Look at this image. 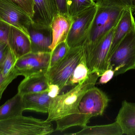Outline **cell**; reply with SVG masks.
<instances>
[{"mask_svg":"<svg viewBox=\"0 0 135 135\" xmlns=\"http://www.w3.org/2000/svg\"><path fill=\"white\" fill-rule=\"evenodd\" d=\"M8 43L17 59L31 52L29 36L14 26L10 25Z\"/></svg>","mask_w":135,"mask_h":135,"instance_id":"cell-13","label":"cell"},{"mask_svg":"<svg viewBox=\"0 0 135 135\" xmlns=\"http://www.w3.org/2000/svg\"><path fill=\"white\" fill-rule=\"evenodd\" d=\"M83 55L82 46L70 48L65 56L47 71L49 84L57 85L61 91L68 86L71 77Z\"/></svg>","mask_w":135,"mask_h":135,"instance_id":"cell-6","label":"cell"},{"mask_svg":"<svg viewBox=\"0 0 135 135\" xmlns=\"http://www.w3.org/2000/svg\"><path fill=\"white\" fill-rule=\"evenodd\" d=\"M0 19L29 36L28 28L32 19L11 0H0Z\"/></svg>","mask_w":135,"mask_h":135,"instance_id":"cell-10","label":"cell"},{"mask_svg":"<svg viewBox=\"0 0 135 135\" xmlns=\"http://www.w3.org/2000/svg\"><path fill=\"white\" fill-rule=\"evenodd\" d=\"M80 131L67 135H122V129L117 121L110 124L95 126H85Z\"/></svg>","mask_w":135,"mask_h":135,"instance_id":"cell-20","label":"cell"},{"mask_svg":"<svg viewBox=\"0 0 135 135\" xmlns=\"http://www.w3.org/2000/svg\"><path fill=\"white\" fill-rule=\"evenodd\" d=\"M51 52H30L17 59L15 71L17 76L25 77L49 69Z\"/></svg>","mask_w":135,"mask_h":135,"instance_id":"cell-8","label":"cell"},{"mask_svg":"<svg viewBox=\"0 0 135 135\" xmlns=\"http://www.w3.org/2000/svg\"><path fill=\"white\" fill-rule=\"evenodd\" d=\"M23 111L22 95L17 92L0 106V121L23 115Z\"/></svg>","mask_w":135,"mask_h":135,"instance_id":"cell-19","label":"cell"},{"mask_svg":"<svg viewBox=\"0 0 135 135\" xmlns=\"http://www.w3.org/2000/svg\"><path fill=\"white\" fill-rule=\"evenodd\" d=\"M89 74V71L84 55L75 69L68 82V86H75L86 79Z\"/></svg>","mask_w":135,"mask_h":135,"instance_id":"cell-21","label":"cell"},{"mask_svg":"<svg viewBox=\"0 0 135 135\" xmlns=\"http://www.w3.org/2000/svg\"><path fill=\"white\" fill-rule=\"evenodd\" d=\"M20 7L32 19L35 14L34 0H11Z\"/></svg>","mask_w":135,"mask_h":135,"instance_id":"cell-26","label":"cell"},{"mask_svg":"<svg viewBox=\"0 0 135 135\" xmlns=\"http://www.w3.org/2000/svg\"><path fill=\"white\" fill-rule=\"evenodd\" d=\"M68 14L71 17L96 5L94 0H66Z\"/></svg>","mask_w":135,"mask_h":135,"instance_id":"cell-22","label":"cell"},{"mask_svg":"<svg viewBox=\"0 0 135 135\" xmlns=\"http://www.w3.org/2000/svg\"><path fill=\"white\" fill-rule=\"evenodd\" d=\"M53 99L48 95L47 90L22 95L24 110L48 113Z\"/></svg>","mask_w":135,"mask_h":135,"instance_id":"cell-17","label":"cell"},{"mask_svg":"<svg viewBox=\"0 0 135 135\" xmlns=\"http://www.w3.org/2000/svg\"><path fill=\"white\" fill-rule=\"evenodd\" d=\"M31 46V52H51L53 41L52 30L50 26L40 25L32 22L28 28Z\"/></svg>","mask_w":135,"mask_h":135,"instance_id":"cell-11","label":"cell"},{"mask_svg":"<svg viewBox=\"0 0 135 135\" xmlns=\"http://www.w3.org/2000/svg\"><path fill=\"white\" fill-rule=\"evenodd\" d=\"M72 23V17L68 14L57 13L54 15L50 25L53 34L51 52L58 44L66 41Z\"/></svg>","mask_w":135,"mask_h":135,"instance_id":"cell-12","label":"cell"},{"mask_svg":"<svg viewBox=\"0 0 135 135\" xmlns=\"http://www.w3.org/2000/svg\"><path fill=\"white\" fill-rule=\"evenodd\" d=\"M10 25L0 19V41L8 42Z\"/></svg>","mask_w":135,"mask_h":135,"instance_id":"cell-28","label":"cell"},{"mask_svg":"<svg viewBox=\"0 0 135 135\" xmlns=\"http://www.w3.org/2000/svg\"><path fill=\"white\" fill-rule=\"evenodd\" d=\"M61 91L59 86L55 84H50L47 90L48 95L52 98L58 96Z\"/></svg>","mask_w":135,"mask_h":135,"instance_id":"cell-31","label":"cell"},{"mask_svg":"<svg viewBox=\"0 0 135 135\" xmlns=\"http://www.w3.org/2000/svg\"><path fill=\"white\" fill-rule=\"evenodd\" d=\"M46 72H39L25 77L18 86V93L23 95L47 91L50 84Z\"/></svg>","mask_w":135,"mask_h":135,"instance_id":"cell-14","label":"cell"},{"mask_svg":"<svg viewBox=\"0 0 135 135\" xmlns=\"http://www.w3.org/2000/svg\"><path fill=\"white\" fill-rule=\"evenodd\" d=\"M98 6H114L131 9L135 12V0H96Z\"/></svg>","mask_w":135,"mask_h":135,"instance_id":"cell-23","label":"cell"},{"mask_svg":"<svg viewBox=\"0 0 135 135\" xmlns=\"http://www.w3.org/2000/svg\"><path fill=\"white\" fill-rule=\"evenodd\" d=\"M9 49L8 42L0 41V68Z\"/></svg>","mask_w":135,"mask_h":135,"instance_id":"cell-30","label":"cell"},{"mask_svg":"<svg viewBox=\"0 0 135 135\" xmlns=\"http://www.w3.org/2000/svg\"><path fill=\"white\" fill-rule=\"evenodd\" d=\"M55 130L50 122L32 117L18 116L0 121V135H46Z\"/></svg>","mask_w":135,"mask_h":135,"instance_id":"cell-4","label":"cell"},{"mask_svg":"<svg viewBox=\"0 0 135 135\" xmlns=\"http://www.w3.org/2000/svg\"><path fill=\"white\" fill-rule=\"evenodd\" d=\"M115 76V72L111 69L106 70L100 76L99 83L102 85L106 84Z\"/></svg>","mask_w":135,"mask_h":135,"instance_id":"cell-29","label":"cell"},{"mask_svg":"<svg viewBox=\"0 0 135 135\" xmlns=\"http://www.w3.org/2000/svg\"><path fill=\"white\" fill-rule=\"evenodd\" d=\"M98 7L97 4L72 17V24L66 40L70 48L83 45L87 38Z\"/></svg>","mask_w":135,"mask_h":135,"instance_id":"cell-7","label":"cell"},{"mask_svg":"<svg viewBox=\"0 0 135 135\" xmlns=\"http://www.w3.org/2000/svg\"><path fill=\"white\" fill-rule=\"evenodd\" d=\"M109 101L106 94L92 87L83 95L74 113L56 120L55 131L62 132L72 127L86 126L91 118L103 115Z\"/></svg>","mask_w":135,"mask_h":135,"instance_id":"cell-1","label":"cell"},{"mask_svg":"<svg viewBox=\"0 0 135 135\" xmlns=\"http://www.w3.org/2000/svg\"><path fill=\"white\" fill-rule=\"evenodd\" d=\"M56 2L57 7L58 13L61 14H67L66 0H56Z\"/></svg>","mask_w":135,"mask_h":135,"instance_id":"cell-32","label":"cell"},{"mask_svg":"<svg viewBox=\"0 0 135 135\" xmlns=\"http://www.w3.org/2000/svg\"><path fill=\"white\" fill-rule=\"evenodd\" d=\"M124 8L98 6L87 38L82 45L86 62L96 45L105 34L118 24Z\"/></svg>","mask_w":135,"mask_h":135,"instance_id":"cell-3","label":"cell"},{"mask_svg":"<svg viewBox=\"0 0 135 135\" xmlns=\"http://www.w3.org/2000/svg\"><path fill=\"white\" fill-rule=\"evenodd\" d=\"M99 77L96 72L90 73L86 79L68 92L53 98L49 108L47 121H56L74 113L83 95L95 86Z\"/></svg>","mask_w":135,"mask_h":135,"instance_id":"cell-2","label":"cell"},{"mask_svg":"<svg viewBox=\"0 0 135 135\" xmlns=\"http://www.w3.org/2000/svg\"><path fill=\"white\" fill-rule=\"evenodd\" d=\"M70 48L66 41L62 42L58 44L51 52L49 68L61 61L65 56Z\"/></svg>","mask_w":135,"mask_h":135,"instance_id":"cell-25","label":"cell"},{"mask_svg":"<svg viewBox=\"0 0 135 135\" xmlns=\"http://www.w3.org/2000/svg\"><path fill=\"white\" fill-rule=\"evenodd\" d=\"M17 60V59L15 55L10 48L0 68L4 77L9 76L14 72Z\"/></svg>","mask_w":135,"mask_h":135,"instance_id":"cell-24","label":"cell"},{"mask_svg":"<svg viewBox=\"0 0 135 135\" xmlns=\"http://www.w3.org/2000/svg\"><path fill=\"white\" fill-rule=\"evenodd\" d=\"M123 134L135 135V103L123 101L116 118Z\"/></svg>","mask_w":135,"mask_h":135,"instance_id":"cell-18","label":"cell"},{"mask_svg":"<svg viewBox=\"0 0 135 135\" xmlns=\"http://www.w3.org/2000/svg\"><path fill=\"white\" fill-rule=\"evenodd\" d=\"M18 76L15 71L9 76L4 77L0 69V100L8 86Z\"/></svg>","mask_w":135,"mask_h":135,"instance_id":"cell-27","label":"cell"},{"mask_svg":"<svg viewBox=\"0 0 135 135\" xmlns=\"http://www.w3.org/2000/svg\"><path fill=\"white\" fill-rule=\"evenodd\" d=\"M135 25L133 11L131 9L125 8L115 28L109 54L108 59L120 41Z\"/></svg>","mask_w":135,"mask_h":135,"instance_id":"cell-16","label":"cell"},{"mask_svg":"<svg viewBox=\"0 0 135 135\" xmlns=\"http://www.w3.org/2000/svg\"><path fill=\"white\" fill-rule=\"evenodd\" d=\"M115 27L105 34L90 54L86 63L90 73L96 72L100 77L108 69L109 54Z\"/></svg>","mask_w":135,"mask_h":135,"instance_id":"cell-9","label":"cell"},{"mask_svg":"<svg viewBox=\"0 0 135 135\" xmlns=\"http://www.w3.org/2000/svg\"><path fill=\"white\" fill-rule=\"evenodd\" d=\"M115 76L135 70V25L118 44L108 59V69Z\"/></svg>","mask_w":135,"mask_h":135,"instance_id":"cell-5","label":"cell"},{"mask_svg":"<svg viewBox=\"0 0 135 135\" xmlns=\"http://www.w3.org/2000/svg\"><path fill=\"white\" fill-rule=\"evenodd\" d=\"M33 22L38 24L50 26L54 16L58 13L56 0H34Z\"/></svg>","mask_w":135,"mask_h":135,"instance_id":"cell-15","label":"cell"}]
</instances>
